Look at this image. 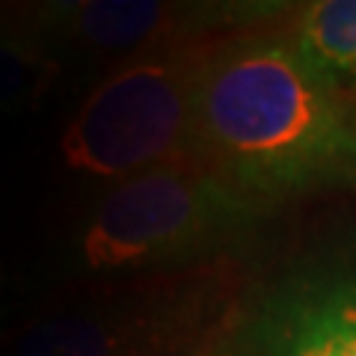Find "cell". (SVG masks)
<instances>
[{
	"label": "cell",
	"instance_id": "cell-9",
	"mask_svg": "<svg viewBox=\"0 0 356 356\" xmlns=\"http://www.w3.org/2000/svg\"><path fill=\"white\" fill-rule=\"evenodd\" d=\"M51 30L44 6H9L0 3V48L48 51Z\"/></svg>",
	"mask_w": 356,
	"mask_h": 356
},
{
	"label": "cell",
	"instance_id": "cell-3",
	"mask_svg": "<svg viewBox=\"0 0 356 356\" xmlns=\"http://www.w3.org/2000/svg\"><path fill=\"white\" fill-rule=\"evenodd\" d=\"M205 48L154 44L119 63L69 119L60 154L72 172L125 181L175 161H193L196 77Z\"/></svg>",
	"mask_w": 356,
	"mask_h": 356
},
{
	"label": "cell",
	"instance_id": "cell-5",
	"mask_svg": "<svg viewBox=\"0 0 356 356\" xmlns=\"http://www.w3.org/2000/svg\"><path fill=\"white\" fill-rule=\"evenodd\" d=\"M163 332L140 300H95L18 332L13 356H158Z\"/></svg>",
	"mask_w": 356,
	"mask_h": 356
},
{
	"label": "cell",
	"instance_id": "cell-6",
	"mask_svg": "<svg viewBox=\"0 0 356 356\" xmlns=\"http://www.w3.org/2000/svg\"><path fill=\"white\" fill-rule=\"evenodd\" d=\"M51 36L74 39L92 51H146L154 44L178 42L181 27L208 21L214 13H191V6L154 3V0H83V3H48Z\"/></svg>",
	"mask_w": 356,
	"mask_h": 356
},
{
	"label": "cell",
	"instance_id": "cell-4",
	"mask_svg": "<svg viewBox=\"0 0 356 356\" xmlns=\"http://www.w3.org/2000/svg\"><path fill=\"white\" fill-rule=\"evenodd\" d=\"M252 356H356V267L273 294L255 321Z\"/></svg>",
	"mask_w": 356,
	"mask_h": 356
},
{
	"label": "cell",
	"instance_id": "cell-2",
	"mask_svg": "<svg viewBox=\"0 0 356 356\" xmlns=\"http://www.w3.org/2000/svg\"><path fill=\"white\" fill-rule=\"evenodd\" d=\"M255 202L196 161H175L107 187L89 211L74 255L89 273H146L205 259L235 241Z\"/></svg>",
	"mask_w": 356,
	"mask_h": 356
},
{
	"label": "cell",
	"instance_id": "cell-10",
	"mask_svg": "<svg viewBox=\"0 0 356 356\" xmlns=\"http://www.w3.org/2000/svg\"><path fill=\"white\" fill-rule=\"evenodd\" d=\"M13 282H9V276L3 270V264H0V324H6L9 312H13Z\"/></svg>",
	"mask_w": 356,
	"mask_h": 356
},
{
	"label": "cell",
	"instance_id": "cell-7",
	"mask_svg": "<svg viewBox=\"0 0 356 356\" xmlns=\"http://www.w3.org/2000/svg\"><path fill=\"white\" fill-rule=\"evenodd\" d=\"M288 39L336 89L356 83V0H318L303 6Z\"/></svg>",
	"mask_w": 356,
	"mask_h": 356
},
{
	"label": "cell",
	"instance_id": "cell-1",
	"mask_svg": "<svg viewBox=\"0 0 356 356\" xmlns=\"http://www.w3.org/2000/svg\"><path fill=\"white\" fill-rule=\"evenodd\" d=\"M193 161L252 202L353 187L356 116L288 36H238L199 65Z\"/></svg>",
	"mask_w": 356,
	"mask_h": 356
},
{
	"label": "cell",
	"instance_id": "cell-8",
	"mask_svg": "<svg viewBox=\"0 0 356 356\" xmlns=\"http://www.w3.org/2000/svg\"><path fill=\"white\" fill-rule=\"evenodd\" d=\"M60 65L51 51L0 48V107H21L51 86Z\"/></svg>",
	"mask_w": 356,
	"mask_h": 356
}]
</instances>
